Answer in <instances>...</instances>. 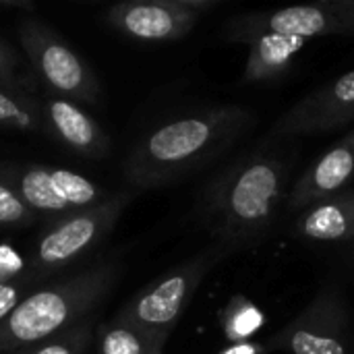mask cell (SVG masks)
<instances>
[{
	"label": "cell",
	"mask_w": 354,
	"mask_h": 354,
	"mask_svg": "<svg viewBox=\"0 0 354 354\" xmlns=\"http://www.w3.org/2000/svg\"><path fill=\"white\" fill-rule=\"evenodd\" d=\"M0 176L12 185L33 214L52 216L56 220L106 199L104 191L93 180L62 168L41 164L8 166L0 170Z\"/></svg>",
	"instance_id": "52a82bcc"
},
{
	"label": "cell",
	"mask_w": 354,
	"mask_h": 354,
	"mask_svg": "<svg viewBox=\"0 0 354 354\" xmlns=\"http://www.w3.org/2000/svg\"><path fill=\"white\" fill-rule=\"evenodd\" d=\"M160 351H164V344L116 317L95 332V354H153Z\"/></svg>",
	"instance_id": "2e32d148"
},
{
	"label": "cell",
	"mask_w": 354,
	"mask_h": 354,
	"mask_svg": "<svg viewBox=\"0 0 354 354\" xmlns=\"http://www.w3.org/2000/svg\"><path fill=\"white\" fill-rule=\"evenodd\" d=\"M301 236L319 243H342L354 239V193H338L307 207L297 220Z\"/></svg>",
	"instance_id": "5bb4252c"
},
{
	"label": "cell",
	"mask_w": 354,
	"mask_h": 354,
	"mask_svg": "<svg viewBox=\"0 0 354 354\" xmlns=\"http://www.w3.org/2000/svg\"><path fill=\"white\" fill-rule=\"evenodd\" d=\"M351 180H354V133L346 135L303 172L290 191L288 203L295 209H307L338 195Z\"/></svg>",
	"instance_id": "4fadbf2b"
},
{
	"label": "cell",
	"mask_w": 354,
	"mask_h": 354,
	"mask_svg": "<svg viewBox=\"0 0 354 354\" xmlns=\"http://www.w3.org/2000/svg\"><path fill=\"white\" fill-rule=\"evenodd\" d=\"M342 33L340 21L332 2L326 4H301L278 10H261L239 15L224 27V37L232 41L249 44L255 37L274 35L288 39H311L319 35Z\"/></svg>",
	"instance_id": "ba28073f"
},
{
	"label": "cell",
	"mask_w": 354,
	"mask_h": 354,
	"mask_svg": "<svg viewBox=\"0 0 354 354\" xmlns=\"http://www.w3.org/2000/svg\"><path fill=\"white\" fill-rule=\"evenodd\" d=\"M222 255L224 251L216 247L170 270L160 280L137 292L127 305H122V309L114 317L166 346L168 336L183 317L201 280Z\"/></svg>",
	"instance_id": "277c9868"
},
{
	"label": "cell",
	"mask_w": 354,
	"mask_h": 354,
	"mask_svg": "<svg viewBox=\"0 0 354 354\" xmlns=\"http://www.w3.org/2000/svg\"><path fill=\"white\" fill-rule=\"evenodd\" d=\"M153 354H164V353H162V351H160V353H153Z\"/></svg>",
	"instance_id": "484cf974"
},
{
	"label": "cell",
	"mask_w": 354,
	"mask_h": 354,
	"mask_svg": "<svg viewBox=\"0 0 354 354\" xmlns=\"http://www.w3.org/2000/svg\"><path fill=\"white\" fill-rule=\"evenodd\" d=\"M0 10H35V4L29 0H0Z\"/></svg>",
	"instance_id": "cb8c5ba5"
},
{
	"label": "cell",
	"mask_w": 354,
	"mask_h": 354,
	"mask_svg": "<svg viewBox=\"0 0 354 354\" xmlns=\"http://www.w3.org/2000/svg\"><path fill=\"white\" fill-rule=\"evenodd\" d=\"M27 276L23 255L8 243H0V284H8Z\"/></svg>",
	"instance_id": "7402d4cb"
},
{
	"label": "cell",
	"mask_w": 354,
	"mask_h": 354,
	"mask_svg": "<svg viewBox=\"0 0 354 354\" xmlns=\"http://www.w3.org/2000/svg\"><path fill=\"white\" fill-rule=\"evenodd\" d=\"M305 39H288L263 35L249 41L247 81H270L292 66V58L301 52Z\"/></svg>",
	"instance_id": "9a60e30c"
},
{
	"label": "cell",
	"mask_w": 354,
	"mask_h": 354,
	"mask_svg": "<svg viewBox=\"0 0 354 354\" xmlns=\"http://www.w3.org/2000/svg\"><path fill=\"white\" fill-rule=\"evenodd\" d=\"M41 124H46L54 139L79 156L100 160L110 149L104 129L77 102L48 95L41 104Z\"/></svg>",
	"instance_id": "7c38bea8"
},
{
	"label": "cell",
	"mask_w": 354,
	"mask_h": 354,
	"mask_svg": "<svg viewBox=\"0 0 354 354\" xmlns=\"http://www.w3.org/2000/svg\"><path fill=\"white\" fill-rule=\"evenodd\" d=\"M332 6L340 21L342 33H354V0H336Z\"/></svg>",
	"instance_id": "603a6c76"
},
{
	"label": "cell",
	"mask_w": 354,
	"mask_h": 354,
	"mask_svg": "<svg viewBox=\"0 0 354 354\" xmlns=\"http://www.w3.org/2000/svg\"><path fill=\"white\" fill-rule=\"evenodd\" d=\"M251 114L236 106L207 108L168 120L147 133L127 156L122 172L135 189H158L220 158L249 127Z\"/></svg>",
	"instance_id": "6da1fadb"
},
{
	"label": "cell",
	"mask_w": 354,
	"mask_h": 354,
	"mask_svg": "<svg viewBox=\"0 0 354 354\" xmlns=\"http://www.w3.org/2000/svg\"><path fill=\"white\" fill-rule=\"evenodd\" d=\"M33 216L12 185L0 176V228H23L33 222Z\"/></svg>",
	"instance_id": "d6986e66"
},
{
	"label": "cell",
	"mask_w": 354,
	"mask_h": 354,
	"mask_svg": "<svg viewBox=\"0 0 354 354\" xmlns=\"http://www.w3.org/2000/svg\"><path fill=\"white\" fill-rule=\"evenodd\" d=\"M0 89L21 95H27L25 91L29 89L25 77L21 75V60L17 52L2 37H0Z\"/></svg>",
	"instance_id": "ffe728a7"
},
{
	"label": "cell",
	"mask_w": 354,
	"mask_h": 354,
	"mask_svg": "<svg viewBox=\"0 0 354 354\" xmlns=\"http://www.w3.org/2000/svg\"><path fill=\"white\" fill-rule=\"evenodd\" d=\"M354 120V71L317 87L303 97L278 124L280 133H319L332 131Z\"/></svg>",
	"instance_id": "30bf717a"
},
{
	"label": "cell",
	"mask_w": 354,
	"mask_h": 354,
	"mask_svg": "<svg viewBox=\"0 0 354 354\" xmlns=\"http://www.w3.org/2000/svg\"><path fill=\"white\" fill-rule=\"evenodd\" d=\"M39 286L29 274L23 276L21 280L8 282V284H0V324L15 311V307L35 288Z\"/></svg>",
	"instance_id": "44dd1931"
},
{
	"label": "cell",
	"mask_w": 354,
	"mask_h": 354,
	"mask_svg": "<svg viewBox=\"0 0 354 354\" xmlns=\"http://www.w3.org/2000/svg\"><path fill=\"white\" fill-rule=\"evenodd\" d=\"M197 19L180 0H129L106 12V23L116 33L137 41L180 39L195 27Z\"/></svg>",
	"instance_id": "9c48e42d"
},
{
	"label": "cell",
	"mask_w": 354,
	"mask_h": 354,
	"mask_svg": "<svg viewBox=\"0 0 354 354\" xmlns=\"http://www.w3.org/2000/svg\"><path fill=\"white\" fill-rule=\"evenodd\" d=\"M91 338H93V319L87 317L81 324L73 326L71 330H66L41 344H35L21 354H85V351L91 344Z\"/></svg>",
	"instance_id": "ac0fdd59"
},
{
	"label": "cell",
	"mask_w": 354,
	"mask_h": 354,
	"mask_svg": "<svg viewBox=\"0 0 354 354\" xmlns=\"http://www.w3.org/2000/svg\"><path fill=\"white\" fill-rule=\"evenodd\" d=\"M222 354H253V351L249 346H234V348H228L226 353Z\"/></svg>",
	"instance_id": "d4e9b609"
},
{
	"label": "cell",
	"mask_w": 354,
	"mask_h": 354,
	"mask_svg": "<svg viewBox=\"0 0 354 354\" xmlns=\"http://www.w3.org/2000/svg\"><path fill=\"white\" fill-rule=\"evenodd\" d=\"M118 274L120 263L106 259L35 286L0 324V354L23 353L87 319L114 288Z\"/></svg>",
	"instance_id": "3957f363"
},
{
	"label": "cell",
	"mask_w": 354,
	"mask_h": 354,
	"mask_svg": "<svg viewBox=\"0 0 354 354\" xmlns=\"http://www.w3.org/2000/svg\"><path fill=\"white\" fill-rule=\"evenodd\" d=\"M41 127V106L29 95L8 93L0 89V129L10 131H37Z\"/></svg>",
	"instance_id": "e0dca14e"
},
{
	"label": "cell",
	"mask_w": 354,
	"mask_h": 354,
	"mask_svg": "<svg viewBox=\"0 0 354 354\" xmlns=\"http://www.w3.org/2000/svg\"><path fill=\"white\" fill-rule=\"evenodd\" d=\"M129 201V193H116L87 209L54 220L37 239L27 274L39 284L50 274L79 261L110 234Z\"/></svg>",
	"instance_id": "5b68a950"
},
{
	"label": "cell",
	"mask_w": 354,
	"mask_h": 354,
	"mask_svg": "<svg viewBox=\"0 0 354 354\" xmlns=\"http://www.w3.org/2000/svg\"><path fill=\"white\" fill-rule=\"evenodd\" d=\"M286 166L259 151L220 172L203 191L199 216L226 253L259 243L272 228L284 199Z\"/></svg>",
	"instance_id": "7a4b0ae2"
},
{
	"label": "cell",
	"mask_w": 354,
	"mask_h": 354,
	"mask_svg": "<svg viewBox=\"0 0 354 354\" xmlns=\"http://www.w3.org/2000/svg\"><path fill=\"white\" fill-rule=\"evenodd\" d=\"M342 336L344 315L338 301L322 297L280 334L278 344L292 354H346Z\"/></svg>",
	"instance_id": "8fae6325"
},
{
	"label": "cell",
	"mask_w": 354,
	"mask_h": 354,
	"mask_svg": "<svg viewBox=\"0 0 354 354\" xmlns=\"http://www.w3.org/2000/svg\"><path fill=\"white\" fill-rule=\"evenodd\" d=\"M19 39L33 75L50 95L71 102H95L100 85L93 71L54 29L27 15L19 25Z\"/></svg>",
	"instance_id": "8992f818"
}]
</instances>
